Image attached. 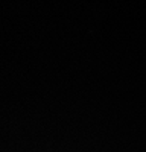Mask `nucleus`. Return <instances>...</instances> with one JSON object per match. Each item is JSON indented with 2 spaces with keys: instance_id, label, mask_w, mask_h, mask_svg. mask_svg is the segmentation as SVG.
I'll return each mask as SVG.
<instances>
[]
</instances>
